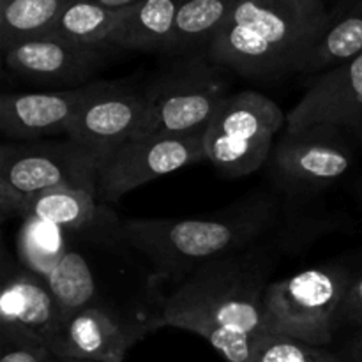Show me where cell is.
Wrapping results in <instances>:
<instances>
[{"label": "cell", "mask_w": 362, "mask_h": 362, "mask_svg": "<svg viewBox=\"0 0 362 362\" xmlns=\"http://www.w3.org/2000/svg\"><path fill=\"white\" fill-rule=\"evenodd\" d=\"M0 362H57V356L39 339L0 329Z\"/></svg>", "instance_id": "d4e9b609"}, {"label": "cell", "mask_w": 362, "mask_h": 362, "mask_svg": "<svg viewBox=\"0 0 362 362\" xmlns=\"http://www.w3.org/2000/svg\"><path fill=\"white\" fill-rule=\"evenodd\" d=\"M113 49L112 46H90L42 35L2 53L6 71L18 80L45 90H71L90 83Z\"/></svg>", "instance_id": "9c48e42d"}, {"label": "cell", "mask_w": 362, "mask_h": 362, "mask_svg": "<svg viewBox=\"0 0 362 362\" xmlns=\"http://www.w3.org/2000/svg\"><path fill=\"white\" fill-rule=\"evenodd\" d=\"M274 216L272 198L257 194L207 218L127 219L122 232L148 260L152 281L177 286L200 265L250 250L267 232Z\"/></svg>", "instance_id": "3957f363"}, {"label": "cell", "mask_w": 362, "mask_h": 362, "mask_svg": "<svg viewBox=\"0 0 362 362\" xmlns=\"http://www.w3.org/2000/svg\"><path fill=\"white\" fill-rule=\"evenodd\" d=\"M83 87L2 94L0 131L7 141H35L67 136Z\"/></svg>", "instance_id": "5bb4252c"}, {"label": "cell", "mask_w": 362, "mask_h": 362, "mask_svg": "<svg viewBox=\"0 0 362 362\" xmlns=\"http://www.w3.org/2000/svg\"><path fill=\"white\" fill-rule=\"evenodd\" d=\"M71 0H0V48L42 37Z\"/></svg>", "instance_id": "ffe728a7"}, {"label": "cell", "mask_w": 362, "mask_h": 362, "mask_svg": "<svg viewBox=\"0 0 362 362\" xmlns=\"http://www.w3.org/2000/svg\"><path fill=\"white\" fill-rule=\"evenodd\" d=\"M62 315L45 278L27 269H4L0 329L20 332L48 346Z\"/></svg>", "instance_id": "9a60e30c"}, {"label": "cell", "mask_w": 362, "mask_h": 362, "mask_svg": "<svg viewBox=\"0 0 362 362\" xmlns=\"http://www.w3.org/2000/svg\"><path fill=\"white\" fill-rule=\"evenodd\" d=\"M269 267L246 250L194 269L173 286L147 332L173 327L204 338L226 362H255L271 336L265 317Z\"/></svg>", "instance_id": "6da1fadb"}, {"label": "cell", "mask_w": 362, "mask_h": 362, "mask_svg": "<svg viewBox=\"0 0 362 362\" xmlns=\"http://www.w3.org/2000/svg\"><path fill=\"white\" fill-rule=\"evenodd\" d=\"M145 332V327L124 322L99 303L62 317L48 349L64 359L124 362L131 346Z\"/></svg>", "instance_id": "4fadbf2b"}, {"label": "cell", "mask_w": 362, "mask_h": 362, "mask_svg": "<svg viewBox=\"0 0 362 362\" xmlns=\"http://www.w3.org/2000/svg\"><path fill=\"white\" fill-rule=\"evenodd\" d=\"M129 7L110 9L92 0H71L48 35L90 46H108L110 37Z\"/></svg>", "instance_id": "44dd1931"}, {"label": "cell", "mask_w": 362, "mask_h": 362, "mask_svg": "<svg viewBox=\"0 0 362 362\" xmlns=\"http://www.w3.org/2000/svg\"><path fill=\"white\" fill-rule=\"evenodd\" d=\"M350 279L343 265H320L269 283L264 304L271 334L327 349L343 325Z\"/></svg>", "instance_id": "277c9868"}, {"label": "cell", "mask_w": 362, "mask_h": 362, "mask_svg": "<svg viewBox=\"0 0 362 362\" xmlns=\"http://www.w3.org/2000/svg\"><path fill=\"white\" fill-rule=\"evenodd\" d=\"M204 159V131L134 136L101 161L95 198L99 204H117L136 187Z\"/></svg>", "instance_id": "ba28073f"}, {"label": "cell", "mask_w": 362, "mask_h": 362, "mask_svg": "<svg viewBox=\"0 0 362 362\" xmlns=\"http://www.w3.org/2000/svg\"><path fill=\"white\" fill-rule=\"evenodd\" d=\"M21 218L32 216L62 230H85L98 216V198L94 193L74 187H52L32 194L21 204Z\"/></svg>", "instance_id": "ac0fdd59"}, {"label": "cell", "mask_w": 362, "mask_h": 362, "mask_svg": "<svg viewBox=\"0 0 362 362\" xmlns=\"http://www.w3.org/2000/svg\"><path fill=\"white\" fill-rule=\"evenodd\" d=\"M286 127V113L255 90L230 95L204 131L209 161L226 177L258 172L274 151V138Z\"/></svg>", "instance_id": "52a82bcc"}, {"label": "cell", "mask_w": 362, "mask_h": 362, "mask_svg": "<svg viewBox=\"0 0 362 362\" xmlns=\"http://www.w3.org/2000/svg\"><path fill=\"white\" fill-rule=\"evenodd\" d=\"M95 4H101V6L110 7V9H124V7H131L134 4L141 2V0H92Z\"/></svg>", "instance_id": "83f0119b"}, {"label": "cell", "mask_w": 362, "mask_h": 362, "mask_svg": "<svg viewBox=\"0 0 362 362\" xmlns=\"http://www.w3.org/2000/svg\"><path fill=\"white\" fill-rule=\"evenodd\" d=\"M46 283L62 317L99 304L94 274L87 260L76 251H67Z\"/></svg>", "instance_id": "603a6c76"}, {"label": "cell", "mask_w": 362, "mask_h": 362, "mask_svg": "<svg viewBox=\"0 0 362 362\" xmlns=\"http://www.w3.org/2000/svg\"><path fill=\"white\" fill-rule=\"evenodd\" d=\"M343 324L362 329V272L352 274L343 303Z\"/></svg>", "instance_id": "484cf974"}, {"label": "cell", "mask_w": 362, "mask_h": 362, "mask_svg": "<svg viewBox=\"0 0 362 362\" xmlns=\"http://www.w3.org/2000/svg\"><path fill=\"white\" fill-rule=\"evenodd\" d=\"M354 4H362V0H349V2H346V4H345V6H343V7H341V9L334 11V13H332V14H331V16H334V14H338V13H339V11H343V9H345V7H349V6H354Z\"/></svg>", "instance_id": "f1b7e54d"}, {"label": "cell", "mask_w": 362, "mask_h": 362, "mask_svg": "<svg viewBox=\"0 0 362 362\" xmlns=\"http://www.w3.org/2000/svg\"><path fill=\"white\" fill-rule=\"evenodd\" d=\"M239 0H182L166 55L205 53Z\"/></svg>", "instance_id": "e0dca14e"}, {"label": "cell", "mask_w": 362, "mask_h": 362, "mask_svg": "<svg viewBox=\"0 0 362 362\" xmlns=\"http://www.w3.org/2000/svg\"><path fill=\"white\" fill-rule=\"evenodd\" d=\"M343 362H362V329L349 341L343 354H339Z\"/></svg>", "instance_id": "4316f807"}, {"label": "cell", "mask_w": 362, "mask_h": 362, "mask_svg": "<svg viewBox=\"0 0 362 362\" xmlns=\"http://www.w3.org/2000/svg\"><path fill=\"white\" fill-rule=\"evenodd\" d=\"M57 362H95V361H85V359H64V357H57Z\"/></svg>", "instance_id": "f546056e"}, {"label": "cell", "mask_w": 362, "mask_h": 362, "mask_svg": "<svg viewBox=\"0 0 362 362\" xmlns=\"http://www.w3.org/2000/svg\"><path fill=\"white\" fill-rule=\"evenodd\" d=\"M303 127L362 134V53L324 71L286 113V129Z\"/></svg>", "instance_id": "7c38bea8"}, {"label": "cell", "mask_w": 362, "mask_h": 362, "mask_svg": "<svg viewBox=\"0 0 362 362\" xmlns=\"http://www.w3.org/2000/svg\"><path fill=\"white\" fill-rule=\"evenodd\" d=\"M271 156L279 182L300 191L331 186L354 165V152L343 133L329 127H285Z\"/></svg>", "instance_id": "8fae6325"}, {"label": "cell", "mask_w": 362, "mask_h": 362, "mask_svg": "<svg viewBox=\"0 0 362 362\" xmlns=\"http://www.w3.org/2000/svg\"><path fill=\"white\" fill-rule=\"evenodd\" d=\"M145 112L144 90H134L122 81L92 80L83 85L67 136L98 152L103 161L113 148L140 134Z\"/></svg>", "instance_id": "30bf717a"}, {"label": "cell", "mask_w": 362, "mask_h": 362, "mask_svg": "<svg viewBox=\"0 0 362 362\" xmlns=\"http://www.w3.org/2000/svg\"><path fill=\"white\" fill-rule=\"evenodd\" d=\"M329 25L324 0H239L205 55L244 78L276 80L299 73Z\"/></svg>", "instance_id": "7a4b0ae2"}, {"label": "cell", "mask_w": 362, "mask_h": 362, "mask_svg": "<svg viewBox=\"0 0 362 362\" xmlns=\"http://www.w3.org/2000/svg\"><path fill=\"white\" fill-rule=\"evenodd\" d=\"M255 362H343L325 346H311L285 336L271 334L262 345Z\"/></svg>", "instance_id": "cb8c5ba5"}, {"label": "cell", "mask_w": 362, "mask_h": 362, "mask_svg": "<svg viewBox=\"0 0 362 362\" xmlns=\"http://www.w3.org/2000/svg\"><path fill=\"white\" fill-rule=\"evenodd\" d=\"M66 230L39 218L25 216L16 237V253L21 267L48 278L67 255Z\"/></svg>", "instance_id": "7402d4cb"}, {"label": "cell", "mask_w": 362, "mask_h": 362, "mask_svg": "<svg viewBox=\"0 0 362 362\" xmlns=\"http://www.w3.org/2000/svg\"><path fill=\"white\" fill-rule=\"evenodd\" d=\"M101 156L78 141H4L0 148V214L2 221L20 214L28 197L52 187L94 193Z\"/></svg>", "instance_id": "5b68a950"}, {"label": "cell", "mask_w": 362, "mask_h": 362, "mask_svg": "<svg viewBox=\"0 0 362 362\" xmlns=\"http://www.w3.org/2000/svg\"><path fill=\"white\" fill-rule=\"evenodd\" d=\"M225 67L194 53L163 69L145 88L147 112L141 134H189L205 131L230 98Z\"/></svg>", "instance_id": "8992f818"}, {"label": "cell", "mask_w": 362, "mask_h": 362, "mask_svg": "<svg viewBox=\"0 0 362 362\" xmlns=\"http://www.w3.org/2000/svg\"><path fill=\"white\" fill-rule=\"evenodd\" d=\"M182 0H141L129 7L108 46L131 52L168 53Z\"/></svg>", "instance_id": "2e32d148"}, {"label": "cell", "mask_w": 362, "mask_h": 362, "mask_svg": "<svg viewBox=\"0 0 362 362\" xmlns=\"http://www.w3.org/2000/svg\"><path fill=\"white\" fill-rule=\"evenodd\" d=\"M362 53V4L331 16V25L299 67V73H320L349 62Z\"/></svg>", "instance_id": "d6986e66"}, {"label": "cell", "mask_w": 362, "mask_h": 362, "mask_svg": "<svg viewBox=\"0 0 362 362\" xmlns=\"http://www.w3.org/2000/svg\"><path fill=\"white\" fill-rule=\"evenodd\" d=\"M349 2V0H336V7H334V11H338V9H341L343 6H345V4Z\"/></svg>", "instance_id": "4dcf8cb0"}]
</instances>
